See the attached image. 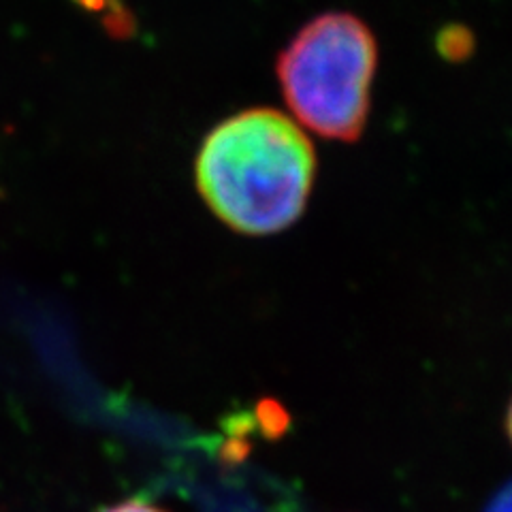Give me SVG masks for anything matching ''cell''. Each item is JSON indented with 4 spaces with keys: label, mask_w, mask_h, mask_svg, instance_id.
<instances>
[{
    "label": "cell",
    "mask_w": 512,
    "mask_h": 512,
    "mask_svg": "<svg viewBox=\"0 0 512 512\" xmlns=\"http://www.w3.org/2000/svg\"><path fill=\"white\" fill-rule=\"evenodd\" d=\"M316 152L303 128L259 107L220 122L197 156V186L237 233L274 235L295 224L312 195Z\"/></svg>",
    "instance_id": "obj_1"
},
{
    "label": "cell",
    "mask_w": 512,
    "mask_h": 512,
    "mask_svg": "<svg viewBox=\"0 0 512 512\" xmlns=\"http://www.w3.org/2000/svg\"><path fill=\"white\" fill-rule=\"evenodd\" d=\"M378 45L372 28L344 11L303 26L278 56L276 73L295 118L342 143L363 137L372 107Z\"/></svg>",
    "instance_id": "obj_2"
},
{
    "label": "cell",
    "mask_w": 512,
    "mask_h": 512,
    "mask_svg": "<svg viewBox=\"0 0 512 512\" xmlns=\"http://www.w3.org/2000/svg\"><path fill=\"white\" fill-rule=\"evenodd\" d=\"M436 47L444 60L461 62L468 56H472V52H474V35L461 24L446 26L438 35Z\"/></svg>",
    "instance_id": "obj_3"
},
{
    "label": "cell",
    "mask_w": 512,
    "mask_h": 512,
    "mask_svg": "<svg viewBox=\"0 0 512 512\" xmlns=\"http://www.w3.org/2000/svg\"><path fill=\"white\" fill-rule=\"evenodd\" d=\"M259 414L269 438H280L288 429V425H291V419H288L286 410L276 402H263Z\"/></svg>",
    "instance_id": "obj_4"
},
{
    "label": "cell",
    "mask_w": 512,
    "mask_h": 512,
    "mask_svg": "<svg viewBox=\"0 0 512 512\" xmlns=\"http://www.w3.org/2000/svg\"><path fill=\"white\" fill-rule=\"evenodd\" d=\"M101 512H167V510H163V508L156 506V504H150L146 500H137L135 498V500L120 502L116 506H109V508H105Z\"/></svg>",
    "instance_id": "obj_5"
},
{
    "label": "cell",
    "mask_w": 512,
    "mask_h": 512,
    "mask_svg": "<svg viewBox=\"0 0 512 512\" xmlns=\"http://www.w3.org/2000/svg\"><path fill=\"white\" fill-rule=\"evenodd\" d=\"M485 512H512V483L495 495Z\"/></svg>",
    "instance_id": "obj_6"
},
{
    "label": "cell",
    "mask_w": 512,
    "mask_h": 512,
    "mask_svg": "<svg viewBox=\"0 0 512 512\" xmlns=\"http://www.w3.org/2000/svg\"><path fill=\"white\" fill-rule=\"evenodd\" d=\"M506 431H508V438L512 442V402H510V408H508V414H506Z\"/></svg>",
    "instance_id": "obj_7"
}]
</instances>
